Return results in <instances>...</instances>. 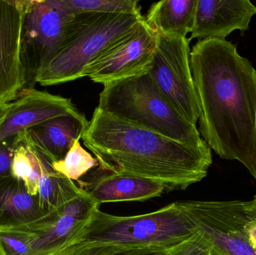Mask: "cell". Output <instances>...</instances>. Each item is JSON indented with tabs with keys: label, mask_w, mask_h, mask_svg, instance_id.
<instances>
[{
	"label": "cell",
	"mask_w": 256,
	"mask_h": 255,
	"mask_svg": "<svg viewBox=\"0 0 256 255\" xmlns=\"http://www.w3.org/2000/svg\"><path fill=\"white\" fill-rule=\"evenodd\" d=\"M75 15L62 0H26L22 55L28 81H34L58 53L70 34Z\"/></svg>",
	"instance_id": "7"
},
{
	"label": "cell",
	"mask_w": 256,
	"mask_h": 255,
	"mask_svg": "<svg viewBox=\"0 0 256 255\" xmlns=\"http://www.w3.org/2000/svg\"><path fill=\"white\" fill-rule=\"evenodd\" d=\"M197 0H162L154 3L144 18L158 34L186 37L191 32Z\"/></svg>",
	"instance_id": "16"
},
{
	"label": "cell",
	"mask_w": 256,
	"mask_h": 255,
	"mask_svg": "<svg viewBox=\"0 0 256 255\" xmlns=\"http://www.w3.org/2000/svg\"><path fill=\"white\" fill-rule=\"evenodd\" d=\"M149 70L104 85L98 107L180 143L209 148L196 126L186 121L159 91Z\"/></svg>",
	"instance_id": "3"
},
{
	"label": "cell",
	"mask_w": 256,
	"mask_h": 255,
	"mask_svg": "<svg viewBox=\"0 0 256 255\" xmlns=\"http://www.w3.org/2000/svg\"><path fill=\"white\" fill-rule=\"evenodd\" d=\"M82 188L99 205L123 202H143L166 193L161 183L132 175L104 172ZM81 188V187H80Z\"/></svg>",
	"instance_id": "14"
},
{
	"label": "cell",
	"mask_w": 256,
	"mask_h": 255,
	"mask_svg": "<svg viewBox=\"0 0 256 255\" xmlns=\"http://www.w3.org/2000/svg\"></svg>",
	"instance_id": "27"
},
{
	"label": "cell",
	"mask_w": 256,
	"mask_h": 255,
	"mask_svg": "<svg viewBox=\"0 0 256 255\" xmlns=\"http://www.w3.org/2000/svg\"><path fill=\"white\" fill-rule=\"evenodd\" d=\"M116 246L66 241L61 247L43 255H103Z\"/></svg>",
	"instance_id": "21"
},
{
	"label": "cell",
	"mask_w": 256,
	"mask_h": 255,
	"mask_svg": "<svg viewBox=\"0 0 256 255\" xmlns=\"http://www.w3.org/2000/svg\"><path fill=\"white\" fill-rule=\"evenodd\" d=\"M196 230L212 246L214 255H256V202H179Z\"/></svg>",
	"instance_id": "6"
},
{
	"label": "cell",
	"mask_w": 256,
	"mask_h": 255,
	"mask_svg": "<svg viewBox=\"0 0 256 255\" xmlns=\"http://www.w3.org/2000/svg\"><path fill=\"white\" fill-rule=\"evenodd\" d=\"M190 38L158 34L150 72L162 95L190 124L200 118L198 97L191 71Z\"/></svg>",
	"instance_id": "8"
},
{
	"label": "cell",
	"mask_w": 256,
	"mask_h": 255,
	"mask_svg": "<svg viewBox=\"0 0 256 255\" xmlns=\"http://www.w3.org/2000/svg\"><path fill=\"white\" fill-rule=\"evenodd\" d=\"M156 44L158 33L144 17L92 61L84 70V77L104 85L149 70Z\"/></svg>",
	"instance_id": "9"
},
{
	"label": "cell",
	"mask_w": 256,
	"mask_h": 255,
	"mask_svg": "<svg viewBox=\"0 0 256 255\" xmlns=\"http://www.w3.org/2000/svg\"><path fill=\"white\" fill-rule=\"evenodd\" d=\"M190 61L201 137L220 158L242 163L256 181V69L226 39L198 40Z\"/></svg>",
	"instance_id": "1"
},
{
	"label": "cell",
	"mask_w": 256,
	"mask_h": 255,
	"mask_svg": "<svg viewBox=\"0 0 256 255\" xmlns=\"http://www.w3.org/2000/svg\"><path fill=\"white\" fill-rule=\"evenodd\" d=\"M8 110L9 103L6 105H0V124L4 121Z\"/></svg>",
	"instance_id": "25"
},
{
	"label": "cell",
	"mask_w": 256,
	"mask_h": 255,
	"mask_svg": "<svg viewBox=\"0 0 256 255\" xmlns=\"http://www.w3.org/2000/svg\"><path fill=\"white\" fill-rule=\"evenodd\" d=\"M55 172L72 181H78L96 166L97 160L82 148L80 140L75 141L64 159L51 164Z\"/></svg>",
	"instance_id": "18"
},
{
	"label": "cell",
	"mask_w": 256,
	"mask_h": 255,
	"mask_svg": "<svg viewBox=\"0 0 256 255\" xmlns=\"http://www.w3.org/2000/svg\"><path fill=\"white\" fill-rule=\"evenodd\" d=\"M73 13H127L142 15L141 6L136 0H62Z\"/></svg>",
	"instance_id": "19"
},
{
	"label": "cell",
	"mask_w": 256,
	"mask_h": 255,
	"mask_svg": "<svg viewBox=\"0 0 256 255\" xmlns=\"http://www.w3.org/2000/svg\"><path fill=\"white\" fill-rule=\"evenodd\" d=\"M0 255H31L26 237L16 231L0 229Z\"/></svg>",
	"instance_id": "20"
},
{
	"label": "cell",
	"mask_w": 256,
	"mask_h": 255,
	"mask_svg": "<svg viewBox=\"0 0 256 255\" xmlns=\"http://www.w3.org/2000/svg\"><path fill=\"white\" fill-rule=\"evenodd\" d=\"M196 232L177 202L158 211L132 217L111 215L96 208L70 241L126 248H172Z\"/></svg>",
	"instance_id": "4"
},
{
	"label": "cell",
	"mask_w": 256,
	"mask_h": 255,
	"mask_svg": "<svg viewBox=\"0 0 256 255\" xmlns=\"http://www.w3.org/2000/svg\"><path fill=\"white\" fill-rule=\"evenodd\" d=\"M74 181L55 172L48 163L40 177L38 187L39 207L46 213H55L80 192Z\"/></svg>",
	"instance_id": "17"
},
{
	"label": "cell",
	"mask_w": 256,
	"mask_h": 255,
	"mask_svg": "<svg viewBox=\"0 0 256 255\" xmlns=\"http://www.w3.org/2000/svg\"><path fill=\"white\" fill-rule=\"evenodd\" d=\"M254 200L255 201V202H256V195L255 196H254Z\"/></svg>",
	"instance_id": "26"
},
{
	"label": "cell",
	"mask_w": 256,
	"mask_h": 255,
	"mask_svg": "<svg viewBox=\"0 0 256 255\" xmlns=\"http://www.w3.org/2000/svg\"><path fill=\"white\" fill-rule=\"evenodd\" d=\"M26 0H0V105L12 103L28 82L22 55Z\"/></svg>",
	"instance_id": "10"
},
{
	"label": "cell",
	"mask_w": 256,
	"mask_h": 255,
	"mask_svg": "<svg viewBox=\"0 0 256 255\" xmlns=\"http://www.w3.org/2000/svg\"><path fill=\"white\" fill-rule=\"evenodd\" d=\"M20 142L19 135L0 142V183L12 175V162Z\"/></svg>",
	"instance_id": "23"
},
{
	"label": "cell",
	"mask_w": 256,
	"mask_h": 255,
	"mask_svg": "<svg viewBox=\"0 0 256 255\" xmlns=\"http://www.w3.org/2000/svg\"><path fill=\"white\" fill-rule=\"evenodd\" d=\"M72 100L34 88H25L9 103V110L0 124V142L48 120L76 112Z\"/></svg>",
	"instance_id": "11"
},
{
	"label": "cell",
	"mask_w": 256,
	"mask_h": 255,
	"mask_svg": "<svg viewBox=\"0 0 256 255\" xmlns=\"http://www.w3.org/2000/svg\"><path fill=\"white\" fill-rule=\"evenodd\" d=\"M212 249L208 241L196 231L190 238L174 247L168 255H210Z\"/></svg>",
	"instance_id": "22"
},
{
	"label": "cell",
	"mask_w": 256,
	"mask_h": 255,
	"mask_svg": "<svg viewBox=\"0 0 256 255\" xmlns=\"http://www.w3.org/2000/svg\"><path fill=\"white\" fill-rule=\"evenodd\" d=\"M143 19L142 15L127 13H76L67 40L34 82L51 86L81 79L92 61Z\"/></svg>",
	"instance_id": "5"
},
{
	"label": "cell",
	"mask_w": 256,
	"mask_h": 255,
	"mask_svg": "<svg viewBox=\"0 0 256 255\" xmlns=\"http://www.w3.org/2000/svg\"><path fill=\"white\" fill-rule=\"evenodd\" d=\"M82 139L102 172L152 180L164 184L166 193L202 181L212 164L210 148L180 143L98 106Z\"/></svg>",
	"instance_id": "2"
},
{
	"label": "cell",
	"mask_w": 256,
	"mask_h": 255,
	"mask_svg": "<svg viewBox=\"0 0 256 255\" xmlns=\"http://www.w3.org/2000/svg\"><path fill=\"white\" fill-rule=\"evenodd\" d=\"M51 214L40 209L37 196L20 180L12 176L0 183V228L36 223Z\"/></svg>",
	"instance_id": "15"
},
{
	"label": "cell",
	"mask_w": 256,
	"mask_h": 255,
	"mask_svg": "<svg viewBox=\"0 0 256 255\" xmlns=\"http://www.w3.org/2000/svg\"><path fill=\"white\" fill-rule=\"evenodd\" d=\"M256 6L249 0H197L191 39L226 40L236 30L248 31Z\"/></svg>",
	"instance_id": "12"
},
{
	"label": "cell",
	"mask_w": 256,
	"mask_h": 255,
	"mask_svg": "<svg viewBox=\"0 0 256 255\" xmlns=\"http://www.w3.org/2000/svg\"><path fill=\"white\" fill-rule=\"evenodd\" d=\"M90 121L79 110L48 120L26 130L33 145L50 162L63 160L80 140Z\"/></svg>",
	"instance_id": "13"
},
{
	"label": "cell",
	"mask_w": 256,
	"mask_h": 255,
	"mask_svg": "<svg viewBox=\"0 0 256 255\" xmlns=\"http://www.w3.org/2000/svg\"><path fill=\"white\" fill-rule=\"evenodd\" d=\"M172 248L164 247H116L103 255H168Z\"/></svg>",
	"instance_id": "24"
}]
</instances>
